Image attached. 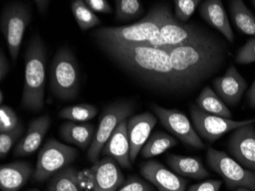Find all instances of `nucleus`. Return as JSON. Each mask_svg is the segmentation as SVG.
Masks as SVG:
<instances>
[{"instance_id": "f257e3e1", "label": "nucleus", "mask_w": 255, "mask_h": 191, "mask_svg": "<svg viewBox=\"0 0 255 191\" xmlns=\"http://www.w3.org/2000/svg\"><path fill=\"white\" fill-rule=\"evenodd\" d=\"M99 44L122 68L147 85L164 91L184 90L173 73L167 50L144 44Z\"/></svg>"}, {"instance_id": "f03ea898", "label": "nucleus", "mask_w": 255, "mask_h": 191, "mask_svg": "<svg viewBox=\"0 0 255 191\" xmlns=\"http://www.w3.org/2000/svg\"><path fill=\"white\" fill-rule=\"evenodd\" d=\"M165 50L173 73L184 90L193 88L218 71L227 53L224 43L206 34L193 42Z\"/></svg>"}, {"instance_id": "7ed1b4c3", "label": "nucleus", "mask_w": 255, "mask_h": 191, "mask_svg": "<svg viewBox=\"0 0 255 191\" xmlns=\"http://www.w3.org/2000/svg\"><path fill=\"white\" fill-rule=\"evenodd\" d=\"M171 11L167 5L158 4L149 10L145 17L130 25L102 27L94 32L99 43L113 44H148L158 35L160 26Z\"/></svg>"}, {"instance_id": "20e7f679", "label": "nucleus", "mask_w": 255, "mask_h": 191, "mask_svg": "<svg viewBox=\"0 0 255 191\" xmlns=\"http://www.w3.org/2000/svg\"><path fill=\"white\" fill-rule=\"evenodd\" d=\"M46 57L44 41L35 34L25 54V83L21 96V106L29 111L39 112L44 109Z\"/></svg>"}, {"instance_id": "39448f33", "label": "nucleus", "mask_w": 255, "mask_h": 191, "mask_svg": "<svg viewBox=\"0 0 255 191\" xmlns=\"http://www.w3.org/2000/svg\"><path fill=\"white\" fill-rule=\"evenodd\" d=\"M50 84L53 94L63 101L74 100L78 94V64L67 46L61 47L54 55L50 71Z\"/></svg>"}, {"instance_id": "423d86ee", "label": "nucleus", "mask_w": 255, "mask_h": 191, "mask_svg": "<svg viewBox=\"0 0 255 191\" xmlns=\"http://www.w3.org/2000/svg\"><path fill=\"white\" fill-rule=\"evenodd\" d=\"M31 20V6L25 2H11L2 10L1 31L14 63L18 59L23 37Z\"/></svg>"}, {"instance_id": "0eeeda50", "label": "nucleus", "mask_w": 255, "mask_h": 191, "mask_svg": "<svg viewBox=\"0 0 255 191\" xmlns=\"http://www.w3.org/2000/svg\"><path fill=\"white\" fill-rule=\"evenodd\" d=\"M78 152L75 148L50 139L41 148L38 155L33 180L42 182L50 179L56 173L70 166L77 159Z\"/></svg>"}, {"instance_id": "6e6552de", "label": "nucleus", "mask_w": 255, "mask_h": 191, "mask_svg": "<svg viewBox=\"0 0 255 191\" xmlns=\"http://www.w3.org/2000/svg\"><path fill=\"white\" fill-rule=\"evenodd\" d=\"M132 103L120 101L107 106L100 118V123L87 153L89 161L96 164L100 161L103 147L122 122L131 117L134 113Z\"/></svg>"}, {"instance_id": "1a4fd4ad", "label": "nucleus", "mask_w": 255, "mask_h": 191, "mask_svg": "<svg viewBox=\"0 0 255 191\" xmlns=\"http://www.w3.org/2000/svg\"><path fill=\"white\" fill-rule=\"evenodd\" d=\"M206 162L212 170L220 175L229 189L245 188L255 191V173L242 167L223 151L209 148Z\"/></svg>"}, {"instance_id": "9d476101", "label": "nucleus", "mask_w": 255, "mask_h": 191, "mask_svg": "<svg viewBox=\"0 0 255 191\" xmlns=\"http://www.w3.org/2000/svg\"><path fill=\"white\" fill-rule=\"evenodd\" d=\"M190 109L192 122L196 133L200 138L211 143L231 131L246 125L255 124V118L243 121H236L232 119L205 113L196 105L192 104Z\"/></svg>"}, {"instance_id": "9b49d317", "label": "nucleus", "mask_w": 255, "mask_h": 191, "mask_svg": "<svg viewBox=\"0 0 255 191\" xmlns=\"http://www.w3.org/2000/svg\"><path fill=\"white\" fill-rule=\"evenodd\" d=\"M150 109L164 126L170 133L180 139L183 144L197 149L206 148L193 125L187 116L178 110H169L158 105H150Z\"/></svg>"}, {"instance_id": "f8f14e48", "label": "nucleus", "mask_w": 255, "mask_h": 191, "mask_svg": "<svg viewBox=\"0 0 255 191\" xmlns=\"http://www.w3.org/2000/svg\"><path fill=\"white\" fill-rule=\"evenodd\" d=\"M203 34L205 33L200 28L183 24L176 19L170 11L162 23L157 38L148 44H144L160 49H167L193 42Z\"/></svg>"}, {"instance_id": "ddd939ff", "label": "nucleus", "mask_w": 255, "mask_h": 191, "mask_svg": "<svg viewBox=\"0 0 255 191\" xmlns=\"http://www.w3.org/2000/svg\"><path fill=\"white\" fill-rule=\"evenodd\" d=\"M228 151L242 167L255 173V126L246 125L233 131L228 140Z\"/></svg>"}, {"instance_id": "4468645a", "label": "nucleus", "mask_w": 255, "mask_h": 191, "mask_svg": "<svg viewBox=\"0 0 255 191\" xmlns=\"http://www.w3.org/2000/svg\"><path fill=\"white\" fill-rule=\"evenodd\" d=\"M89 178L93 191H117L126 182L120 165L108 156L91 167Z\"/></svg>"}, {"instance_id": "2eb2a0df", "label": "nucleus", "mask_w": 255, "mask_h": 191, "mask_svg": "<svg viewBox=\"0 0 255 191\" xmlns=\"http://www.w3.org/2000/svg\"><path fill=\"white\" fill-rule=\"evenodd\" d=\"M140 174L158 191H187V181L156 160L141 164Z\"/></svg>"}, {"instance_id": "dca6fc26", "label": "nucleus", "mask_w": 255, "mask_h": 191, "mask_svg": "<svg viewBox=\"0 0 255 191\" xmlns=\"http://www.w3.org/2000/svg\"><path fill=\"white\" fill-rule=\"evenodd\" d=\"M215 93L226 106L235 107L242 100L248 88V83L234 64H231L224 75L213 82Z\"/></svg>"}, {"instance_id": "f3484780", "label": "nucleus", "mask_w": 255, "mask_h": 191, "mask_svg": "<svg viewBox=\"0 0 255 191\" xmlns=\"http://www.w3.org/2000/svg\"><path fill=\"white\" fill-rule=\"evenodd\" d=\"M157 118L150 112H144L127 119V132L130 144V161L135 162L139 152L151 134Z\"/></svg>"}, {"instance_id": "a211bd4d", "label": "nucleus", "mask_w": 255, "mask_h": 191, "mask_svg": "<svg viewBox=\"0 0 255 191\" xmlns=\"http://www.w3.org/2000/svg\"><path fill=\"white\" fill-rule=\"evenodd\" d=\"M51 126L49 114H44L30 122L26 134L18 142L14 150L16 157H26L39 149Z\"/></svg>"}, {"instance_id": "6ab92c4d", "label": "nucleus", "mask_w": 255, "mask_h": 191, "mask_svg": "<svg viewBox=\"0 0 255 191\" xmlns=\"http://www.w3.org/2000/svg\"><path fill=\"white\" fill-rule=\"evenodd\" d=\"M101 155L111 157L123 169H131L130 144L127 132V119L115 129L101 152Z\"/></svg>"}, {"instance_id": "aec40b11", "label": "nucleus", "mask_w": 255, "mask_h": 191, "mask_svg": "<svg viewBox=\"0 0 255 191\" xmlns=\"http://www.w3.org/2000/svg\"><path fill=\"white\" fill-rule=\"evenodd\" d=\"M200 16L219 32L223 34L229 42L235 41V34L231 27L227 13L221 0H206L199 8Z\"/></svg>"}, {"instance_id": "412c9836", "label": "nucleus", "mask_w": 255, "mask_h": 191, "mask_svg": "<svg viewBox=\"0 0 255 191\" xmlns=\"http://www.w3.org/2000/svg\"><path fill=\"white\" fill-rule=\"evenodd\" d=\"M32 165L25 161H16L0 168V189L19 191L34 175Z\"/></svg>"}, {"instance_id": "4be33fe9", "label": "nucleus", "mask_w": 255, "mask_h": 191, "mask_svg": "<svg viewBox=\"0 0 255 191\" xmlns=\"http://www.w3.org/2000/svg\"><path fill=\"white\" fill-rule=\"evenodd\" d=\"M95 133V127L90 123L66 122L59 129L60 136L64 142L82 150L90 148Z\"/></svg>"}, {"instance_id": "5701e85b", "label": "nucleus", "mask_w": 255, "mask_h": 191, "mask_svg": "<svg viewBox=\"0 0 255 191\" xmlns=\"http://www.w3.org/2000/svg\"><path fill=\"white\" fill-rule=\"evenodd\" d=\"M167 162L170 169L179 176L201 180L210 175L203 162L196 158L170 154L167 155Z\"/></svg>"}, {"instance_id": "b1692460", "label": "nucleus", "mask_w": 255, "mask_h": 191, "mask_svg": "<svg viewBox=\"0 0 255 191\" xmlns=\"http://www.w3.org/2000/svg\"><path fill=\"white\" fill-rule=\"evenodd\" d=\"M229 11L236 28L243 34L255 37V16L242 0L229 2Z\"/></svg>"}, {"instance_id": "393cba45", "label": "nucleus", "mask_w": 255, "mask_h": 191, "mask_svg": "<svg viewBox=\"0 0 255 191\" xmlns=\"http://www.w3.org/2000/svg\"><path fill=\"white\" fill-rule=\"evenodd\" d=\"M196 106L205 113L213 116L232 119L233 114L224 102L210 87H206L196 100Z\"/></svg>"}, {"instance_id": "a878e982", "label": "nucleus", "mask_w": 255, "mask_h": 191, "mask_svg": "<svg viewBox=\"0 0 255 191\" xmlns=\"http://www.w3.org/2000/svg\"><path fill=\"white\" fill-rule=\"evenodd\" d=\"M47 191H82L77 169L67 166L56 173L50 178Z\"/></svg>"}, {"instance_id": "bb28decb", "label": "nucleus", "mask_w": 255, "mask_h": 191, "mask_svg": "<svg viewBox=\"0 0 255 191\" xmlns=\"http://www.w3.org/2000/svg\"><path fill=\"white\" fill-rule=\"evenodd\" d=\"M178 144L177 139L164 132H156L149 137L141 149L144 159H151Z\"/></svg>"}, {"instance_id": "cd10ccee", "label": "nucleus", "mask_w": 255, "mask_h": 191, "mask_svg": "<svg viewBox=\"0 0 255 191\" xmlns=\"http://www.w3.org/2000/svg\"><path fill=\"white\" fill-rule=\"evenodd\" d=\"M71 8L77 25L82 31H87L101 23V20L87 6L85 1L74 0L71 2Z\"/></svg>"}, {"instance_id": "c85d7f7f", "label": "nucleus", "mask_w": 255, "mask_h": 191, "mask_svg": "<svg viewBox=\"0 0 255 191\" xmlns=\"http://www.w3.org/2000/svg\"><path fill=\"white\" fill-rule=\"evenodd\" d=\"M98 113V109L94 105L82 104L67 106L59 112L60 118L74 123H84L94 119Z\"/></svg>"}, {"instance_id": "c756f323", "label": "nucleus", "mask_w": 255, "mask_h": 191, "mask_svg": "<svg viewBox=\"0 0 255 191\" xmlns=\"http://www.w3.org/2000/svg\"><path fill=\"white\" fill-rule=\"evenodd\" d=\"M116 20L128 21L141 16L144 12L142 3L138 0H117Z\"/></svg>"}, {"instance_id": "7c9ffc66", "label": "nucleus", "mask_w": 255, "mask_h": 191, "mask_svg": "<svg viewBox=\"0 0 255 191\" xmlns=\"http://www.w3.org/2000/svg\"><path fill=\"white\" fill-rule=\"evenodd\" d=\"M173 2L175 18L181 22H186L190 19L202 2L200 0H175Z\"/></svg>"}, {"instance_id": "2f4dec72", "label": "nucleus", "mask_w": 255, "mask_h": 191, "mask_svg": "<svg viewBox=\"0 0 255 191\" xmlns=\"http://www.w3.org/2000/svg\"><path fill=\"white\" fill-rule=\"evenodd\" d=\"M24 133V126L21 123L14 130L8 133H0V156L1 159L6 157L10 149Z\"/></svg>"}, {"instance_id": "473e14b6", "label": "nucleus", "mask_w": 255, "mask_h": 191, "mask_svg": "<svg viewBox=\"0 0 255 191\" xmlns=\"http://www.w3.org/2000/svg\"><path fill=\"white\" fill-rule=\"evenodd\" d=\"M18 116L9 106L2 105L0 108V133L14 130L20 124Z\"/></svg>"}, {"instance_id": "72a5a7b5", "label": "nucleus", "mask_w": 255, "mask_h": 191, "mask_svg": "<svg viewBox=\"0 0 255 191\" xmlns=\"http://www.w3.org/2000/svg\"><path fill=\"white\" fill-rule=\"evenodd\" d=\"M235 62L239 64H249L255 62V37L249 38L246 44L238 50Z\"/></svg>"}, {"instance_id": "f704fd0d", "label": "nucleus", "mask_w": 255, "mask_h": 191, "mask_svg": "<svg viewBox=\"0 0 255 191\" xmlns=\"http://www.w3.org/2000/svg\"><path fill=\"white\" fill-rule=\"evenodd\" d=\"M117 191H156L146 181L137 176H130Z\"/></svg>"}, {"instance_id": "c9c22d12", "label": "nucleus", "mask_w": 255, "mask_h": 191, "mask_svg": "<svg viewBox=\"0 0 255 191\" xmlns=\"http://www.w3.org/2000/svg\"><path fill=\"white\" fill-rule=\"evenodd\" d=\"M223 182L220 180H208L192 185L187 191H219Z\"/></svg>"}, {"instance_id": "e433bc0d", "label": "nucleus", "mask_w": 255, "mask_h": 191, "mask_svg": "<svg viewBox=\"0 0 255 191\" xmlns=\"http://www.w3.org/2000/svg\"><path fill=\"white\" fill-rule=\"evenodd\" d=\"M85 2L93 11L107 14L113 12V8L107 0H85Z\"/></svg>"}, {"instance_id": "4c0bfd02", "label": "nucleus", "mask_w": 255, "mask_h": 191, "mask_svg": "<svg viewBox=\"0 0 255 191\" xmlns=\"http://www.w3.org/2000/svg\"><path fill=\"white\" fill-rule=\"evenodd\" d=\"M9 70V64L2 50L0 51V80L2 81Z\"/></svg>"}, {"instance_id": "58836bf2", "label": "nucleus", "mask_w": 255, "mask_h": 191, "mask_svg": "<svg viewBox=\"0 0 255 191\" xmlns=\"http://www.w3.org/2000/svg\"><path fill=\"white\" fill-rule=\"evenodd\" d=\"M248 103L251 108L255 109V79L246 93Z\"/></svg>"}, {"instance_id": "ea45409f", "label": "nucleus", "mask_w": 255, "mask_h": 191, "mask_svg": "<svg viewBox=\"0 0 255 191\" xmlns=\"http://www.w3.org/2000/svg\"><path fill=\"white\" fill-rule=\"evenodd\" d=\"M50 2H51V1H49V0H36V1H34V3L36 5L37 8L41 14L45 13L47 10H48V6H49Z\"/></svg>"}, {"instance_id": "a19ab883", "label": "nucleus", "mask_w": 255, "mask_h": 191, "mask_svg": "<svg viewBox=\"0 0 255 191\" xmlns=\"http://www.w3.org/2000/svg\"><path fill=\"white\" fill-rule=\"evenodd\" d=\"M236 191H251L250 189H248V188H238V189L236 190Z\"/></svg>"}, {"instance_id": "79ce46f5", "label": "nucleus", "mask_w": 255, "mask_h": 191, "mask_svg": "<svg viewBox=\"0 0 255 191\" xmlns=\"http://www.w3.org/2000/svg\"><path fill=\"white\" fill-rule=\"evenodd\" d=\"M0 102H1V103L3 102V93H2V92H0Z\"/></svg>"}, {"instance_id": "37998d69", "label": "nucleus", "mask_w": 255, "mask_h": 191, "mask_svg": "<svg viewBox=\"0 0 255 191\" xmlns=\"http://www.w3.org/2000/svg\"><path fill=\"white\" fill-rule=\"evenodd\" d=\"M252 5H253L254 8H255V0H252Z\"/></svg>"}, {"instance_id": "c03bdc74", "label": "nucleus", "mask_w": 255, "mask_h": 191, "mask_svg": "<svg viewBox=\"0 0 255 191\" xmlns=\"http://www.w3.org/2000/svg\"><path fill=\"white\" fill-rule=\"evenodd\" d=\"M38 191V190L32 189V190H30V191Z\"/></svg>"}]
</instances>
